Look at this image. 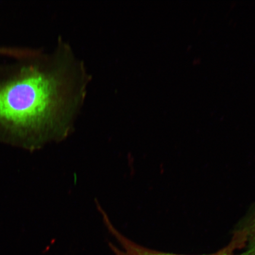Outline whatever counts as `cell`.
<instances>
[{"label": "cell", "mask_w": 255, "mask_h": 255, "mask_svg": "<svg viewBox=\"0 0 255 255\" xmlns=\"http://www.w3.org/2000/svg\"><path fill=\"white\" fill-rule=\"evenodd\" d=\"M0 66V129L13 134L65 138L85 95L81 63L65 45L34 50Z\"/></svg>", "instance_id": "obj_1"}, {"label": "cell", "mask_w": 255, "mask_h": 255, "mask_svg": "<svg viewBox=\"0 0 255 255\" xmlns=\"http://www.w3.org/2000/svg\"><path fill=\"white\" fill-rule=\"evenodd\" d=\"M104 221L108 231L113 237L116 238L120 245L121 247L118 248L116 245L110 244L112 251L116 255H183L162 253V252L140 246L124 237L117 230L107 217L104 219ZM245 245H246V236L243 231L239 229L235 233L232 241L227 246L216 252V253L207 255H235L236 251L244 250Z\"/></svg>", "instance_id": "obj_2"}, {"label": "cell", "mask_w": 255, "mask_h": 255, "mask_svg": "<svg viewBox=\"0 0 255 255\" xmlns=\"http://www.w3.org/2000/svg\"><path fill=\"white\" fill-rule=\"evenodd\" d=\"M240 229L246 236L245 250L240 255H255V208Z\"/></svg>", "instance_id": "obj_3"}]
</instances>
